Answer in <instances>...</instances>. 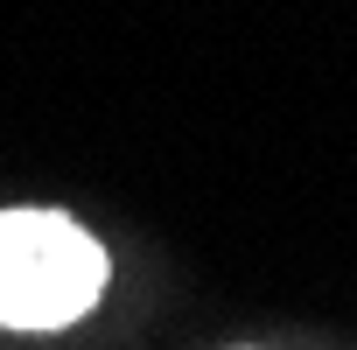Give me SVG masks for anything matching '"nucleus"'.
Masks as SVG:
<instances>
[{
  "label": "nucleus",
  "mask_w": 357,
  "mask_h": 350,
  "mask_svg": "<svg viewBox=\"0 0 357 350\" xmlns=\"http://www.w3.org/2000/svg\"><path fill=\"white\" fill-rule=\"evenodd\" d=\"M105 294V245L63 211H0V329H70Z\"/></svg>",
  "instance_id": "f257e3e1"
}]
</instances>
